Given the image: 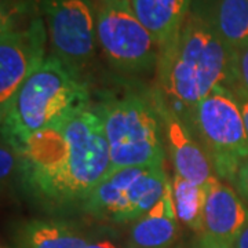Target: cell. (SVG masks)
Listing matches in <instances>:
<instances>
[{"mask_svg": "<svg viewBox=\"0 0 248 248\" xmlns=\"http://www.w3.org/2000/svg\"><path fill=\"white\" fill-rule=\"evenodd\" d=\"M19 171L27 189L46 204L81 205L110 171L95 108L83 109L21 143Z\"/></svg>", "mask_w": 248, "mask_h": 248, "instance_id": "cell-1", "label": "cell"}, {"mask_svg": "<svg viewBox=\"0 0 248 248\" xmlns=\"http://www.w3.org/2000/svg\"><path fill=\"white\" fill-rule=\"evenodd\" d=\"M233 51L222 40L211 14L190 11L182 31L157 66L159 93L174 109L187 112L219 87L232 89Z\"/></svg>", "mask_w": 248, "mask_h": 248, "instance_id": "cell-2", "label": "cell"}, {"mask_svg": "<svg viewBox=\"0 0 248 248\" xmlns=\"http://www.w3.org/2000/svg\"><path fill=\"white\" fill-rule=\"evenodd\" d=\"M87 108L91 97L86 79L48 53L0 112L1 131L21 145Z\"/></svg>", "mask_w": 248, "mask_h": 248, "instance_id": "cell-3", "label": "cell"}, {"mask_svg": "<svg viewBox=\"0 0 248 248\" xmlns=\"http://www.w3.org/2000/svg\"><path fill=\"white\" fill-rule=\"evenodd\" d=\"M102 120L112 170L164 167L166 142L153 101L137 94L104 101L95 107Z\"/></svg>", "mask_w": 248, "mask_h": 248, "instance_id": "cell-4", "label": "cell"}, {"mask_svg": "<svg viewBox=\"0 0 248 248\" xmlns=\"http://www.w3.org/2000/svg\"><path fill=\"white\" fill-rule=\"evenodd\" d=\"M186 119L215 175L236 185L240 169L248 160V134L237 95L228 87L214 90L187 112Z\"/></svg>", "mask_w": 248, "mask_h": 248, "instance_id": "cell-5", "label": "cell"}, {"mask_svg": "<svg viewBox=\"0 0 248 248\" xmlns=\"http://www.w3.org/2000/svg\"><path fill=\"white\" fill-rule=\"evenodd\" d=\"M48 36L35 0L1 1L0 112L32 72L47 58Z\"/></svg>", "mask_w": 248, "mask_h": 248, "instance_id": "cell-6", "label": "cell"}, {"mask_svg": "<svg viewBox=\"0 0 248 248\" xmlns=\"http://www.w3.org/2000/svg\"><path fill=\"white\" fill-rule=\"evenodd\" d=\"M170 182L164 167L112 170L80 207L99 219L133 223L159 203Z\"/></svg>", "mask_w": 248, "mask_h": 248, "instance_id": "cell-7", "label": "cell"}, {"mask_svg": "<svg viewBox=\"0 0 248 248\" xmlns=\"http://www.w3.org/2000/svg\"><path fill=\"white\" fill-rule=\"evenodd\" d=\"M95 25L98 46L113 69L124 75L157 71L159 46L134 14L130 3L98 0Z\"/></svg>", "mask_w": 248, "mask_h": 248, "instance_id": "cell-8", "label": "cell"}, {"mask_svg": "<svg viewBox=\"0 0 248 248\" xmlns=\"http://www.w3.org/2000/svg\"><path fill=\"white\" fill-rule=\"evenodd\" d=\"M45 21L50 54L84 78L97 53L91 0H35Z\"/></svg>", "mask_w": 248, "mask_h": 248, "instance_id": "cell-9", "label": "cell"}, {"mask_svg": "<svg viewBox=\"0 0 248 248\" xmlns=\"http://www.w3.org/2000/svg\"><path fill=\"white\" fill-rule=\"evenodd\" d=\"M153 102L160 115L166 149L169 151L174 172L196 185L205 186L215 177V172L190 123L159 93Z\"/></svg>", "mask_w": 248, "mask_h": 248, "instance_id": "cell-10", "label": "cell"}, {"mask_svg": "<svg viewBox=\"0 0 248 248\" xmlns=\"http://www.w3.org/2000/svg\"><path fill=\"white\" fill-rule=\"evenodd\" d=\"M248 223V204L234 186L213 177L207 184L203 233L232 244Z\"/></svg>", "mask_w": 248, "mask_h": 248, "instance_id": "cell-11", "label": "cell"}, {"mask_svg": "<svg viewBox=\"0 0 248 248\" xmlns=\"http://www.w3.org/2000/svg\"><path fill=\"white\" fill-rule=\"evenodd\" d=\"M192 0H131L134 14L149 31L160 48V57L175 43L190 13Z\"/></svg>", "mask_w": 248, "mask_h": 248, "instance_id": "cell-12", "label": "cell"}, {"mask_svg": "<svg viewBox=\"0 0 248 248\" xmlns=\"http://www.w3.org/2000/svg\"><path fill=\"white\" fill-rule=\"evenodd\" d=\"M179 234L171 182L160 202L149 213L131 223L128 248H172Z\"/></svg>", "mask_w": 248, "mask_h": 248, "instance_id": "cell-13", "label": "cell"}, {"mask_svg": "<svg viewBox=\"0 0 248 248\" xmlns=\"http://www.w3.org/2000/svg\"><path fill=\"white\" fill-rule=\"evenodd\" d=\"M90 237L61 221L25 222L16 234L17 248H86Z\"/></svg>", "mask_w": 248, "mask_h": 248, "instance_id": "cell-14", "label": "cell"}, {"mask_svg": "<svg viewBox=\"0 0 248 248\" xmlns=\"http://www.w3.org/2000/svg\"><path fill=\"white\" fill-rule=\"evenodd\" d=\"M172 200L179 223L187 229L203 233L204 205L207 199V185L200 186L174 172L171 178Z\"/></svg>", "mask_w": 248, "mask_h": 248, "instance_id": "cell-15", "label": "cell"}, {"mask_svg": "<svg viewBox=\"0 0 248 248\" xmlns=\"http://www.w3.org/2000/svg\"><path fill=\"white\" fill-rule=\"evenodd\" d=\"M211 18L233 53L248 45V0H219Z\"/></svg>", "mask_w": 248, "mask_h": 248, "instance_id": "cell-16", "label": "cell"}, {"mask_svg": "<svg viewBox=\"0 0 248 248\" xmlns=\"http://www.w3.org/2000/svg\"><path fill=\"white\" fill-rule=\"evenodd\" d=\"M231 90L239 98H248V45L233 53Z\"/></svg>", "mask_w": 248, "mask_h": 248, "instance_id": "cell-17", "label": "cell"}, {"mask_svg": "<svg viewBox=\"0 0 248 248\" xmlns=\"http://www.w3.org/2000/svg\"><path fill=\"white\" fill-rule=\"evenodd\" d=\"M19 167V145L9 134L1 131L0 146V178L1 184L11 177L13 171Z\"/></svg>", "mask_w": 248, "mask_h": 248, "instance_id": "cell-18", "label": "cell"}, {"mask_svg": "<svg viewBox=\"0 0 248 248\" xmlns=\"http://www.w3.org/2000/svg\"><path fill=\"white\" fill-rule=\"evenodd\" d=\"M193 248H234L229 243H225V241H221V240H217L208 236V234H199L197 239H196L195 244H193Z\"/></svg>", "mask_w": 248, "mask_h": 248, "instance_id": "cell-19", "label": "cell"}, {"mask_svg": "<svg viewBox=\"0 0 248 248\" xmlns=\"http://www.w3.org/2000/svg\"><path fill=\"white\" fill-rule=\"evenodd\" d=\"M234 187L237 189L241 199L248 204V160L246 161V164L240 169Z\"/></svg>", "mask_w": 248, "mask_h": 248, "instance_id": "cell-20", "label": "cell"}, {"mask_svg": "<svg viewBox=\"0 0 248 248\" xmlns=\"http://www.w3.org/2000/svg\"><path fill=\"white\" fill-rule=\"evenodd\" d=\"M86 248H120V246L116 243L115 240L109 239V237H90L89 244Z\"/></svg>", "mask_w": 248, "mask_h": 248, "instance_id": "cell-21", "label": "cell"}, {"mask_svg": "<svg viewBox=\"0 0 248 248\" xmlns=\"http://www.w3.org/2000/svg\"><path fill=\"white\" fill-rule=\"evenodd\" d=\"M232 246L234 248H248V223L246 225V228L240 232V234L232 243Z\"/></svg>", "mask_w": 248, "mask_h": 248, "instance_id": "cell-22", "label": "cell"}, {"mask_svg": "<svg viewBox=\"0 0 248 248\" xmlns=\"http://www.w3.org/2000/svg\"><path fill=\"white\" fill-rule=\"evenodd\" d=\"M239 101H240V107H241L243 119H244V124H246V130H247V134H248V98H239Z\"/></svg>", "mask_w": 248, "mask_h": 248, "instance_id": "cell-23", "label": "cell"}, {"mask_svg": "<svg viewBox=\"0 0 248 248\" xmlns=\"http://www.w3.org/2000/svg\"><path fill=\"white\" fill-rule=\"evenodd\" d=\"M120 1H127V3H130L131 0H120Z\"/></svg>", "mask_w": 248, "mask_h": 248, "instance_id": "cell-24", "label": "cell"}, {"mask_svg": "<svg viewBox=\"0 0 248 248\" xmlns=\"http://www.w3.org/2000/svg\"><path fill=\"white\" fill-rule=\"evenodd\" d=\"M172 248H178V247H172Z\"/></svg>", "mask_w": 248, "mask_h": 248, "instance_id": "cell-25", "label": "cell"}]
</instances>
